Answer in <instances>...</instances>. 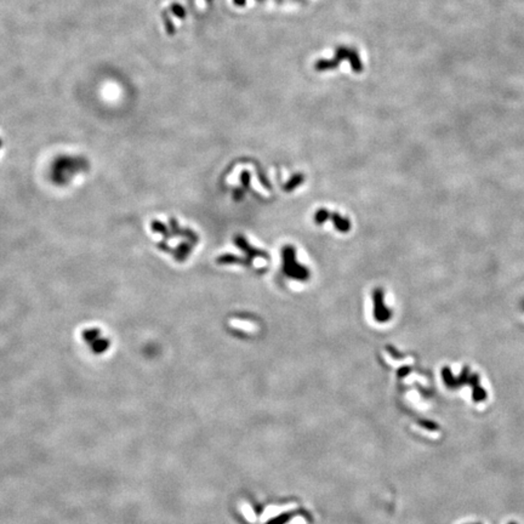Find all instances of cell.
Segmentation results:
<instances>
[{
    "label": "cell",
    "instance_id": "6da1fadb",
    "mask_svg": "<svg viewBox=\"0 0 524 524\" xmlns=\"http://www.w3.org/2000/svg\"><path fill=\"white\" fill-rule=\"evenodd\" d=\"M83 339L85 342H89L92 348H96V343H97V351L107 345L108 340L107 336L103 334V331L98 329V328L97 329H86L83 333Z\"/></svg>",
    "mask_w": 524,
    "mask_h": 524
},
{
    "label": "cell",
    "instance_id": "7a4b0ae2",
    "mask_svg": "<svg viewBox=\"0 0 524 524\" xmlns=\"http://www.w3.org/2000/svg\"><path fill=\"white\" fill-rule=\"evenodd\" d=\"M472 397H474L475 402H483V400L487 399V392L480 386H475L474 387V396Z\"/></svg>",
    "mask_w": 524,
    "mask_h": 524
},
{
    "label": "cell",
    "instance_id": "3957f363",
    "mask_svg": "<svg viewBox=\"0 0 524 524\" xmlns=\"http://www.w3.org/2000/svg\"><path fill=\"white\" fill-rule=\"evenodd\" d=\"M418 425H420L421 427L425 430H429V431H438L439 430V426L437 425L436 423H433V421H430V420H418L417 421Z\"/></svg>",
    "mask_w": 524,
    "mask_h": 524
},
{
    "label": "cell",
    "instance_id": "277c9868",
    "mask_svg": "<svg viewBox=\"0 0 524 524\" xmlns=\"http://www.w3.org/2000/svg\"><path fill=\"white\" fill-rule=\"evenodd\" d=\"M508 524H517V522H510Z\"/></svg>",
    "mask_w": 524,
    "mask_h": 524
},
{
    "label": "cell",
    "instance_id": "5b68a950",
    "mask_svg": "<svg viewBox=\"0 0 524 524\" xmlns=\"http://www.w3.org/2000/svg\"><path fill=\"white\" fill-rule=\"evenodd\" d=\"M477 524H481V523H477Z\"/></svg>",
    "mask_w": 524,
    "mask_h": 524
}]
</instances>
